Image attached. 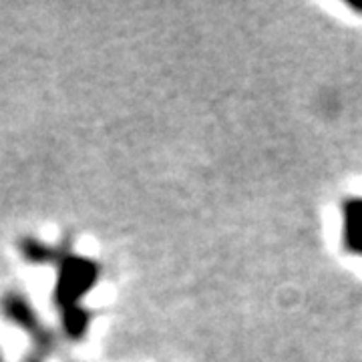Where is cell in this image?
I'll return each instance as SVG.
<instances>
[{
  "mask_svg": "<svg viewBox=\"0 0 362 362\" xmlns=\"http://www.w3.org/2000/svg\"><path fill=\"white\" fill-rule=\"evenodd\" d=\"M97 272L90 262L66 256L61 262V278L54 286V300L63 306L71 308V302H75L78 296H83L90 288Z\"/></svg>",
  "mask_w": 362,
  "mask_h": 362,
  "instance_id": "6da1fadb",
  "label": "cell"
},
{
  "mask_svg": "<svg viewBox=\"0 0 362 362\" xmlns=\"http://www.w3.org/2000/svg\"><path fill=\"white\" fill-rule=\"evenodd\" d=\"M2 314L6 316V320H11L13 324H16L18 328H23L25 332H28L30 337L35 338L37 342V350L49 354L54 346V340H52V334L39 322L37 318V312L33 310L30 302L23 298L16 292H11L6 294L4 300H2Z\"/></svg>",
  "mask_w": 362,
  "mask_h": 362,
  "instance_id": "7a4b0ae2",
  "label": "cell"
},
{
  "mask_svg": "<svg viewBox=\"0 0 362 362\" xmlns=\"http://www.w3.org/2000/svg\"><path fill=\"white\" fill-rule=\"evenodd\" d=\"M0 362H4V361H2V356H0Z\"/></svg>",
  "mask_w": 362,
  "mask_h": 362,
  "instance_id": "3957f363",
  "label": "cell"
}]
</instances>
